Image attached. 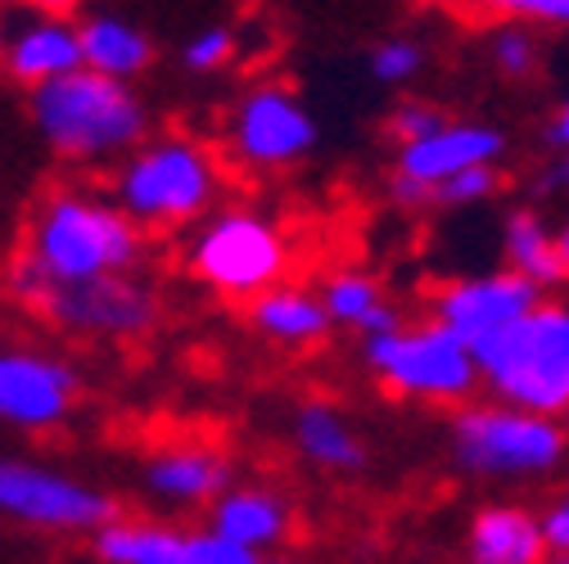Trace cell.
<instances>
[{"label": "cell", "mask_w": 569, "mask_h": 564, "mask_svg": "<svg viewBox=\"0 0 569 564\" xmlns=\"http://www.w3.org/2000/svg\"><path fill=\"white\" fill-rule=\"evenodd\" d=\"M236 483V465L227 452L203 447V443H181V447H159L146 465H140V487L163 506H212L222 492Z\"/></svg>", "instance_id": "cell-14"}, {"label": "cell", "mask_w": 569, "mask_h": 564, "mask_svg": "<svg viewBox=\"0 0 569 564\" xmlns=\"http://www.w3.org/2000/svg\"><path fill=\"white\" fill-rule=\"evenodd\" d=\"M258 564H303V560H290V555H258Z\"/></svg>", "instance_id": "cell-36"}, {"label": "cell", "mask_w": 569, "mask_h": 564, "mask_svg": "<svg viewBox=\"0 0 569 564\" xmlns=\"http://www.w3.org/2000/svg\"><path fill=\"white\" fill-rule=\"evenodd\" d=\"M538 524H542L547 555H569V492H560V497H551L538 511Z\"/></svg>", "instance_id": "cell-31"}, {"label": "cell", "mask_w": 569, "mask_h": 564, "mask_svg": "<svg viewBox=\"0 0 569 564\" xmlns=\"http://www.w3.org/2000/svg\"><path fill=\"white\" fill-rule=\"evenodd\" d=\"M222 194V163L194 135H154L113 172V203L140 231L199 226Z\"/></svg>", "instance_id": "cell-3"}, {"label": "cell", "mask_w": 569, "mask_h": 564, "mask_svg": "<svg viewBox=\"0 0 569 564\" xmlns=\"http://www.w3.org/2000/svg\"><path fill=\"white\" fill-rule=\"evenodd\" d=\"M448 452L470 479L538 483L569 465V434L560 415H538L507 402H466L448 425Z\"/></svg>", "instance_id": "cell-4"}, {"label": "cell", "mask_w": 569, "mask_h": 564, "mask_svg": "<svg viewBox=\"0 0 569 564\" xmlns=\"http://www.w3.org/2000/svg\"><path fill=\"white\" fill-rule=\"evenodd\" d=\"M290 258L295 249H290L284 226L258 213V208L208 213L186 240V271L203 290L236 299V303H253L258 294L284 285Z\"/></svg>", "instance_id": "cell-6"}, {"label": "cell", "mask_w": 569, "mask_h": 564, "mask_svg": "<svg viewBox=\"0 0 569 564\" xmlns=\"http://www.w3.org/2000/svg\"><path fill=\"white\" fill-rule=\"evenodd\" d=\"M177 564H258V555L244 551V546H236V542H227L222 533L199 528V533H186Z\"/></svg>", "instance_id": "cell-30"}, {"label": "cell", "mask_w": 569, "mask_h": 564, "mask_svg": "<svg viewBox=\"0 0 569 564\" xmlns=\"http://www.w3.org/2000/svg\"><path fill=\"white\" fill-rule=\"evenodd\" d=\"M0 515L46 533H96L118 520V502L78 474L0 456Z\"/></svg>", "instance_id": "cell-10"}, {"label": "cell", "mask_w": 569, "mask_h": 564, "mask_svg": "<svg viewBox=\"0 0 569 564\" xmlns=\"http://www.w3.org/2000/svg\"><path fill=\"white\" fill-rule=\"evenodd\" d=\"M236 50H240V41L227 23H208L181 46V68H190V73H218V68H227L236 59Z\"/></svg>", "instance_id": "cell-27"}, {"label": "cell", "mask_w": 569, "mask_h": 564, "mask_svg": "<svg viewBox=\"0 0 569 564\" xmlns=\"http://www.w3.org/2000/svg\"><path fill=\"white\" fill-rule=\"evenodd\" d=\"M556 181L569 190V150H560V159H556Z\"/></svg>", "instance_id": "cell-35"}, {"label": "cell", "mask_w": 569, "mask_h": 564, "mask_svg": "<svg viewBox=\"0 0 569 564\" xmlns=\"http://www.w3.org/2000/svg\"><path fill=\"white\" fill-rule=\"evenodd\" d=\"M0 68H6V28H0Z\"/></svg>", "instance_id": "cell-37"}, {"label": "cell", "mask_w": 569, "mask_h": 564, "mask_svg": "<svg viewBox=\"0 0 569 564\" xmlns=\"http://www.w3.org/2000/svg\"><path fill=\"white\" fill-rule=\"evenodd\" d=\"M78 371L37 348H0V425L54 430L78 406Z\"/></svg>", "instance_id": "cell-13"}, {"label": "cell", "mask_w": 569, "mask_h": 564, "mask_svg": "<svg viewBox=\"0 0 569 564\" xmlns=\"http://www.w3.org/2000/svg\"><path fill=\"white\" fill-rule=\"evenodd\" d=\"M547 145L569 150V95L556 104V113H551V122H547Z\"/></svg>", "instance_id": "cell-32"}, {"label": "cell", "mask_w": 569, "mask_h": 564, "mask_svg": "<svg viewBox=\"0 0 569 564\" xmlns=\"http://www.w3.org/2000/svg\"><path fill=\"white\" fill-rule=\"evenodd\" d=\"M28 6H32L37 14H46V19H68V14H78L87 0H28Z\"/></svg>", "instance_id": "cell-33"}, {"label": "cell", "mask_w": 569, "mask_h": 564, "mask_svg": "<svg viewBox=\"0 0 569 564\" xmlns=\"http://www.w3.org/2000/svg\"><path fill=\"white\" fill-rule=\"evenodd\" d=\"M556 258H560V271H565V280H569V218L556 226Z\"/></svg>", "instance_id": "cell-34"}, {"label": "cell", "mask_w": 569, "mask_h": 564, "mask_svg": "<svg viewBox=\"0 0 569 564\" xmlns=\"http://www.w3.org/2000/svg\"><path fill=\"white\" fill-rule=\"evenodd\" d=\"M14 299L41 312L63 334L104 339V343L146 339L163 316L159 290L136 271L82 280V285H23L14 290Z\"/></svg>", "instance_id": "cell-8"}, {"label": "cell", "mask_w": 569, "mask_h": 564, "mask_svg": "<svg viewBox=\"0 0 569 564\" xmlns=\"http://www.w3.org/2000/svg\"><path fill=\"white\" fill-rule=\"evenodd\" d=\"M479 389L538 415H560L569 406V303H538L511 330L475 348Z\"/></svg>", "instance_id": "cell-5"}, {"label": "cell", "mask_w": 569, "mask_h": 564, "mask_svg": "<svg viewBox=\"0 0 569 564\" xmlns=\"http://www.w3.org/2000/svg\"><path fill=\"white\" fill-rule=\"evenodd\" d=\"M249 325L280 348H317L330 339V316L317 290L303 285H276L249 303Z\"/></svg>", "instance_id": "cell-20"}, {"label": "cell", "mask_w": 569, "mask_h": 564, "mask_svg": "<svg viewBox=\"0 0 569 564\" xmlns=\"http://www.w3.org/2000/svg\"><path fill=\"white\" fill-rule=\"evenodd\" d=\"M362 362L389 393L407 402L466 406L479 389L475 348L461 343L439 321H411V325L402 321L389 334L362 339Z\"/></svg>", "instance_id": "cell-7"}, {"label": "cell", "mask_w": 569, "mask_h": 564, "mask_svg": "<svg viewBox=\"0 0 569 564\" xmlns=\"http://www.w3.org/2000/svg\"><path fill=\"white\" fill-rule=\"evenodd\" d=\"M425 63H430L425 41H416V37H380L371 46V54H367V73H371L376 87L398 91V87H411L425 73Z\"/></svg>", "instance_id": "cell-24"}, {"label": "cell", "mask_w": 569, "mask_h": 564, "mask_svg": "<svg viewBox=\"0 0 569 564\" xmlns=\"http://www.w3.org/2000/svg\"><path fill=\"white\" fill-rule=\"evenodd\" d=\"M475 6L488 14H502L507 23L569 32V0H475Z\"/></svg>", "instance_id": "cell-28"}, {"label": "cell", "mask_w": 569, "mask_h": 564, "mask_svg": "<svg viewBox=\"0 0 569 564\" xmlns=\"http://www.w3.org/2000/svg\"><path fill=\"white\" fill-rule=\"evenodd\" d=\"M466 564H547V542L538 511L516 506V502H488L470 515L466 542H461Z\"/></svg>", "instance_id": "cell-18"}, {"label": "cell", "mask_w": 569, "mask_h": 564, "mask_svg": "<svg viewBox=\"0 0 569 564\" xmlns=\"http://www.w3.org/2000/svg\"><path fill=\"white\" fill-rule=\"evenodd\" d=\"M290 443L303 456V465L330 474V479H352L371 465V447L362 430L343 415L339 402L330 397H303L290 415Z\"/></svg>", "instance_id": "cell-15"}, {"label": "cell", "mask_w": 569, "mask_h": 564, "mask_svg": "<svg viewBox=\"0 0 569 564\" xmlns=\"http://www.w3.org/2000/svg\"><path fill=\"white\" fill-rule=\"evenodd\" d=\"M443 122H448V113L439 104H430V100H402L389 113V131L398 140V150L402 145H416V140H425V135H435Z\"/></svg>", "instance_id": "cell-29"}, {"label": "cell", "mask_w": 569, "mask_h": 564, "mask_svg": "<svg viewBox=\"0 0 569 564\" xmlns=\"http://www.w3.org/2000/svg\"><path fill=\"white\" fill-rule=\"evenodd\" d=\"M497 194H502V168L479 163V168H466V172L448 177L443 185H435L430 208H479V203H488Z\"/></svg>", "instance_id": "cell-26"}, {"label": "cell", "mask_w": 569, "mask_h": 564, "mask_svg": "<svg viewBox=\"0 0 569 564\" xmlns=\"http://www.w3.org/2000/svg\"><path fill=\"white\" fill-rule=\"evenodd\" d=\"M140 258H146V231L113 199L54 190L32 213L28 244L10 266V294L23 285H82L100 275H122L136 271Z\"/></svg>", "instance_id": "cell-1"}, {"label": "cell", "mask_w": 569, "mask_h": 564, "mask_svg": "<svg viewBox=\"0 0 569 564\" xmlns=\"http://www.w3.org/2000/svg\"><path fill=\"white\" fill-rule=\"evenodd\" d=\"M321 303H326V316L335 330H352L362 339H376V334H389L402 325V312L389 303L385 285L362 271V266H343V271H330L321 280Z\"/></svg>", "instance_id": "cell-19"}, {"label": "cell", "mask_w": 569, "mask_h": 564, "mask_svg": "<svg viewBox=\"0 0 569 564\" xmlns=\"http://www.w3.org/2000/svg\"><path fill=\"white\" fill-rule=\"evenodd\" d=\"M547 564H569V555H551V560H547Z\"/></svg>", "instance_id": "cell-39"}, {"label": "cell", "mask_w": 569, "mask_h": 564, "mask_svg": "<svg viewBox=\"0 0 569 564\" xmlns=\"http://www.w3.org/2000/svg\"><path fill=\"white\" fill-rule=\"evenodd\" d=\"M502 262L507 271L525 275L529 285L551 290L565 280L560 258H556V226L538 213V208H511L502 222Z\"/></svg>", "instance_id": "cell-22"}, {"label": "cell", "mask_w": 569, "mask_h": 564, "mask_svg": "<svg viewBox=\"0 0 569 564\" xmlns=\"http://www.w3.org/2000/svg\"><path fill=\"white\" fill-rule=\"evenodd\" d=\"M227 154L236 168L271 177V172H290L317 150V118L303 104V95L284 82H258L249 87L231 113H227Z\"/></svg>", "instance_id": "cell-9"}, {"label": "cell", "mask_w": 569, "mask_h": 564, "mask_svg": "<svg viewBox=\"0 0 569 564\" xmlns=\"http://www.w3.org/2000/svg\"><path fill=\"white\" fill-rule=\"evenodd\" d=\"M208 528L253 555L280 551L295 533V506H290V497H280V492H271L262 483H231L222 497L208 506Z\"/></svg>", "instance_id": "cell-16"}, {"label": "cell", "mask_w": 569, "mask_h": 564, "mask_svg": "<svg viewBox=\"0 0 569 564\" xmlns=\"http://www.w3.org/2000/svg\"><path fill=\"white\" fill-rule=\"evenodd\" d=\"M32 127L63 163H122L136 145H146L150 109L131 91V82L100 78L78 68L41 91L28 95Z\"/></svg>", "instance_id": "cell-2"}, {"label": "cell", "mask_w": 569, "mask_h": 564, "mask_svg": "<svg viewBox=\"0 0 569 564\" xmlns=\"http://www.w3.org/2000/svg\"><path fill=\"white\" fill-rule=\"evenodd\" d=\"M560 425H565V434H569V406H565V411H560Z\"/></svg>", "instance_id": "cell-38"}, {"label": "cell", "mask_w": 569, "mask_h": 564, "mask_svg": "<svg viewBox=\"0 0 569 564\" xmlns=\"http://www.w3.org/2000/svg\"><path fill=\"white\" fill-rule=\"evenodd\" d=\"M181 542H186V533L172 528V524L122 520V515L91 533V546H96L100 564H177Z\"/></svg>", "instance_id": "cell-23"}, {"label": "cell", "mask_w": 569, "mask_h": 564, "mask_svg": "<svg viewBox=\"0 0 569 564\" xmlns=\"http://www.w3.org/2000/svg\"><path fill=\"white\" fill-rule=\"evenodd\" d=\"M502 154H507V131H497L488 122H470V118H448L435 135L398 150L389 194L407 208H430L435 185H443L466 168L497 163Z\"/></svg>", "instance_id": "cell-11"}, {"label": "cell", "mask_w": 569, "mask_h": 564, "mask_svg": "<svg viewBox=\"0 0 569 564\" xmlns=\"http://www.w3.org/2000/svg\"><path fill=\"white\" fill-rule=\"evenodd\" d=\"M488 63L497 78L507 82H529L542 63V41L529 23H502L488 37Z\"/></svg>", "instance_id": "cell-25"}, {"label": "cell", "mask_w": 569, "mask_h": 564, "mask_svg": "<svg viewBox=\"0 0 569 564\" xmlns=\"http://www.w3.org/2000/svg\"><path fill=\"white\" fill-rule=\"evenodd\" d=\"M542 303V290L529 285L525 275L497 266L483 275H457L435 290L430 299V321L452 330L461 343L479 348L483 339L511 330L520 316H529Z\"/></svg>", "instance_id": "cell-12"}, {"label": "cell", "mask_w": 569, "mask_h": 564, "mask_svg": "<svg viewBox=\"0 0 569 564\" xmlns=\"http://www.w3.org/2000/svg\"><path fill=\"white\" fill-rule=\"evenodd\" d=\"M82 68V32L73 19H28L6 32V73L32 95Z\"/></svg>", "instance_id": "cell-17"}, {"label": "cell", "mask_w": 569, "mask_h": 564, "mask_svg": "<svg viewBox=\"0 0 569 564\" xmlns=\"http://www.w3.org/2000/svg\"><path fill=\"white\" fill-rule=\"evenodd\" d=\"M78 32H82V68H91L100 78L136 82L154 63V41L118 14H91L87 23H78Z\"/></svg>", "instance_id": "cell-21"}]
</instances>
